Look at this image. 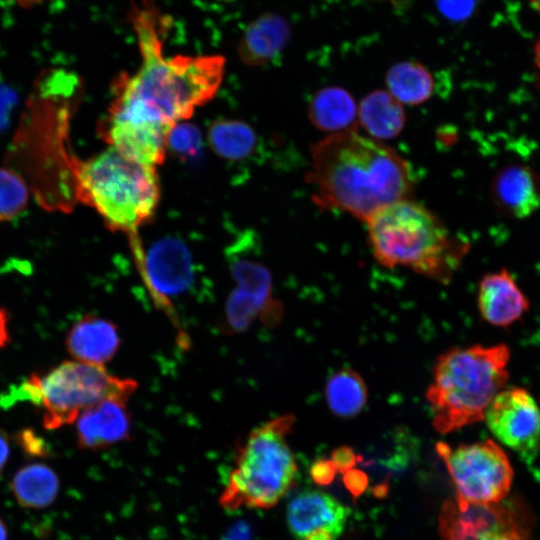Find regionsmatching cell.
<instances>
[{"label": "cell", "instance_id": "8d00e7d4", "mask_svg": "<svg viewBox=\"0 0 540 540\" xmlns=\"http://www.w3.org/2000/svg\"><path fill=\"white\" fill-rule=\"evenodd\" d=\"M532 7L540 13V0H529Z\"/></svg>", "mask_w": 540, "mask_h": 540}, {"label": "cell", "instance_id": "e575fe53", "mask_svg": "<svg viewBox=\"0 0 540 540\" xmlns=\"http://www.w3.org/2000/svg\"><path fill=\"white\" fill-rule=\"evenodd\" d=\"M14 1H16L22 7H32L46 0H14Z\"/></svg>", "mask_w": 540, "mask_h": 540}, {"label": "cell", "instance_id": "52a82bcc", "mask_svg": "<svg viewBox=\"0 0 540 540\" xmlns=\"http://www.w3.org/2000/svg\"><path fill=\"white\" fill-rule=\"evenodd\" d=\"M34 374L37 403L45 429L55 430L76 421L90 406L108 398L129 400L137 383L110 374L104 366L64 361L44 375Z\"/></svg>", "mask_w": 540, "mask_h": 540}, {"label": "cell", "instance_id": "8fae6325", "mask_svg": "<svg viewBox=\"0 0 540 540\" xmlns=\"http://www.w3.org/2000/svg\"><path fill=\"white\" fill-rule=\"evenodd\" d=\"M349 515L350 510L332 495L306 490L290 501L287 522L298 540L315 532H327L336 540L343 533Z\"/></svg>", "mask_w": 540, "mask_h": 540}, {"label": "cell", "instance_id": "1f68e13d", "mask_svg": "<svg viewBox=\"0 0 540 540\" xmlns=\"http://www.w3.org/2000/svg\"><path fill=\"white\" fill-rule=\"evenodd\" d=\"M10 454L9 437L6 431L0 427V478L3 474Z\"/></svg>", "mask_w": 540, "mask_h": 540}, {"label": "cell", "instance_id": "d4e9b609", "mask_svg": "<svg viewBox=\"0 0 540 540\" xmlns=\"http://www.w3.org/2000/svg\"><path fill=\"white\" fill-rule=\"evenodd\" d=\"M29 190L16 171L0 167V222L16 218L26 208Z\"/></svg>", "mask_w": 540, "mask_h": 540}, {"label": "cell", "instance_id": "30bf717a", "mask_svg": "<svg viewBox=\"0 0 540 540\" xmlns=\"http://www.w3.org/2000/svg\"><path fill=\"white\" fill-rule=\"evenodd\" d=\"M491 433L517 452H529L540 442V409L522 388L501 390L485 411Z\"/></svg>", "mask_w": 540, "mask_h": 540}, {"label": "cell", "instance_id": "ac0fdd59", "mask_svg": "<svg viewBox=\"0 0 540 540\" xmlns=\"http://www.w3.org/2000/svg\"><path fill=\"white\" fill-rule=\"evenodd\" d=\"M291 35L288 22L276 13H265L245 29L238 54L249 66L265 65L280 56Z\"/></svg>", "mask_w": 540, "mask_h": 540}, {"label": "cell", "instance_id": "44dd1931", "mask_svg": "<svg viewBox=\"0 0 540 540\" xmlns=\"http://www.w3.org/2000/svg\"><path fill=\"white\" fill-rule=\"evenodd\" d=\"M60 481L56 472L44 463H30L16 471L11 480V491L24 508L43 509L56 499Z\"/></svg>", "mask_w": 540, "mask_h": 540}, {"label": "cell", "instance_id": "f1b7e54d", "mask_svg": "<svg viewBox=\"0 0 540 540\" xmlns=\"http://www.w3.org/2000/svg\"><path fill=\"white\" fill-rule=\"evenodd\" d=\"M337 470L331 460L320 459L315 461L310 468V475L314 483L318 485L330 484Z\"/></svg>", "mask_w": 540, "mask_h": 540}, {"label": "cell", "instance_id": "7402d4cb", "mask_svg": "<svg viewBox=\"0 0 540 540\" xmlns=\"http://www.w3.org/2000/svg\"><path fill=\"white\" fill-rule=\"evenodd\" d=\"M387 91L401 104L419 105L433 93L431 72L416 61H402L392 65L386 73Z\"/></svg>", "mask_w": 540, "mask_h": 540}, {"label": "cell", "instance_id": "6da1fadb", "mask_svg": "<svg viewBox=\"0 0 540 540\" xmlns=\"http://www.w3.org/2000/svg\"><path fill=\"white\" fill-rule=\"evenodd\" d=\"M130 21L142 63L134 74L115 79L104 118L168 134L215 96L225 59L220 55L164 57L162 21L151 1L133 5Z\"/></svg>", "mask_w": 540, "mask_h": 540}, {"label": "cell", "instance_id": "4316f807", "mask_svg": "<svg viewBox=\"0 0 540 540\" xmlns=\"http://www.w3.org/2000/svg\"><path fill=\"white\" fill-rule=\"evenodd\" d=\"M15 436L16 442L26 455L34 458H47L51 455L48 444L33 429L24 428Z\"/></svg>", "mask_w": 540, "mask_h": 540}, {"label": "cell", "instance_id": "277c9868", "mask_svg": "<svg viewBox=\"0 0 540 540\" xmlns=\"http://www.w3.org/2000/svg\"><path fill=\"white\" fill-rule=\"evenodd\" d=\"M509 357L504 344L456 347L442 353L426 391L434 429L446 434L483 420L508 379Z\"/></svg>", "mask_w": 540, "mask_h": 540}, {"label": "cell", "instance_id": "d590c367", "mask_svg": "<svg viewBox=\"0 0 540 540\" xmlns=\"http://www.w3.org/2000/svg\"><path fill=\"white\" fill-rule=\"evenodd\" d=\"M0 540H8V529L2 518H0Z\"/></svg>", "mask_w": 540, "mask_h": 540}, {"label": "cell", "instance_id": "5bb4252c", "mask_svg": "<svg viewBox=\"0 0 540 540\" xmlns=\"http://www.w3.org/2000/svg\"><path fill=\"white\" fill-rule=\"evenodd\" d=\"M136 258L153 286L163 293L182 290L191 276V257L185 245L176 238L156 241L144 255L137 238L132 237Z\"/></svg>", "mask_w": 540, "mask_h": 540}, {"label": "cell", "instance_id": "e0dca14e", "mask_svg": "<svg viewBox=\"0 0 540 540\" xmlns=\"http://www.w3.org/2000/svg\"><path fill=\"white\" fill-rule=\"evenodd\" d=\"M478 308L489 324L506 327L529 308V302L506 269L485 275L479 284Z\"/></svg>", "mask_w": 540, "mask_h": 540}, {"label": "cell", "instance_id": "836d02e7", "mask_svg": "<svg viewBox=\"0 0 540 540\" xmlns=\"http://www.w3.org/2000/svg\"><path fill=\"white\" fill-rule=\"evenodd\" d=\"M534 60H535L536 66L540 70V36H539V38L537 39V41L535 43Z\"/></svg>", "mask_w": 540, "mask_h": 540}, {"label": "cell", "instance_id": "d6a6232c", "mask_svg": "<svg viewBox=\"0 0 540 540\" xmlns=\"http://www.w3.org/2000/svg\"><path fill=\"white\" fill-rule=\"evenodd\" d=\"M8 323L9 314L5 308L0 306V349L5 348L10 342Z\"/></svg>", "mask_w": 540, "mask_h": 540}, {"label": "cell", "instance_id": "603a6c76", "mask_svg": "<svg viewBox=\"0 0 540 540\" xmlns=\"http://www.w3.org/2000/svg\"><path fill=\"white\" fill-rule=\"evenodd\" d=\"M329 409L339 417L351 418L359 414L367 403V386L359 373L342 368L333 373L325 386Z\"/></svg>", "mask_w": 540, "mask_h": 540}, {"label": "cell", "instance_id": "484cf974", "mask_svg": "<svg viewBox=\"0 0 540 540\" xmlns=\"http://www.w3.org/2000/svg\"><path fill=\"white\" fill-rule=\"evenodd\" d=\"M202 146L200 130L190 123H177L167 135V150L183 160H192L200 156Z\"/></svg>", "mask_w": 540, "mask_h": 540}, {"label": "cell", "instance_id": "4fadbf2b", "mask_svg": "<svg viewBox=\"0 0 540 540\" xmlns=\"http://www.w3.org/2000/svg\"><path fill=\"white\" fill-rule=\"evenodd\" d=\"M127 402L108 398L82 411L75 421L78 448L97 451L128 440L131 417Z\"/></svg>", "mask_w": 540, "mask_h": 540}, {"label": "cell", "instance_id": "9c48e42d", "mask_svg": "<svg viewBox=\"0 0 540 540\" xmlns=\"http://www.w3.org/2000/svg\"><path fill=\"white\" fill-rule=\"evenodd\" d=\"M442 540H532L526 508L516 500L477 504L446 500L438 518Z\"/></svg>", "mask_w": 540, "mask_h": 540}, {"label": "cell", "instance_id": "f546056e", "mask_svg": "<svg viewBox=\"0 0 540 540\" xmlns=\"http://www.w3.org/2000/svg\"><path fill=\"white\" fill-rule=\"evenodd\" d=\"M330 460L333 462L337 472L344 474L355 467L357 456L351 448L342 446L332 453Z\"/></svg>", "mask_w": 540, "mask_h": 540}, {"label": "cell", "instance_id": "ba28073f", "mask_svg": "<svg viewBox=\"0 0 540 540\" xmlns=\"http://www.w3.org/2000/svg\"><path fill=\"white\" fill-rule=\"evenodd\" d=\"M456 487V497L470 503L490 504L504 500L513 481V468L503 449L487 439L451 448L436 444Z\"/></svg>", "mask_w": 540, "mask_h": 540}, {"label": "cell", "instance_id": "ffe728a7", "mask_svg": "<svg viewBox=\"0 0 540 540\" xmlns=\"http://www.w3.org/2000/svg\"><path fill=\"white\" fill-rule=\"evenodd\" d=\"M358 120L370 138L381 142L400 134L406 123V115L402 104L388 91L375 90L361 100Z\"/></svg>", "mask_w": 540, "mask_h": 540}, {"label": "cell", "instance_id": "4dcf8cb0", "mask_svg": "<svg viewBox=\"0 0 540 540\" xmlns=\"http://www.w3.org/2000/svg\"><path fill=\"white\" fill-rule=\"evenodd\" d=\"M343 481L346 488L355 496L362 494L368 486V477L367 475L358 470L351 469L343 474Z\"/></svg>", "mask_w": 540, "mask_h": 540}, {"label": "cell", "instance_id": "cb8c5ba5", "mask_svg": "<svg viewBox=\"0 0 540 540\" xmlns=\"http://www.w3.org/2000/svg\"><path fill=\"white\" fill-rule=\"evenodd\" d=\"M208 141L218 156L230 161H242L255 152L257 137L255 131L242 121L220 119L210 125Z\"/></svg>", "mask_w": 540, "mask_h": 540}, {"label": "cell", "instance_id": "3957f363", "mask_svg": "<svg viewBox=\"0 0 540 540\" xmlns=\"http://www.w3.org/2000/svg\"><path fill=\"white\" fill-rule=\"evenodd\" d=\"M365 223L369 246L380 265L408 268L442 284L451 280L467 252V243L411 198L382 208Z\"/></svg>", "mask_w": 540, "mask_h": 540}, {"label": "cell", "instance_id": "9a60e30c", "mask_svg": "<svg viewBox=\"0 0 540 540\" xmlns=\"http://www.w3.org/2000/svg\"><path fill=\"white\" fill-rule=\"evenodd\" d=\"M491 197L504 214L523 219L540 208V178L529 166L509 165L493 178Z\"/></svg>", "mask_w": 540, "mask_h": 540}, {"label": "cell", "instance_id": "d6986e66", "mask_svg": "<svg viewBox=\"0 0 540 540\" xmlns=\"http://www.w3.org/2000/svg\"><path fill=\"white\" fill-rule=\"evenodd\" d=\"M308 116L317 129L331 135L354 130L358 106L353 96L344 88L327 86L312 97Z\"/></svg>", "mask_w": 540, "mask_h": 540}, {"label": "cell", "instance_id": "83f0119b", "mask_svg": "<svg viewBox=\"0 0 540 540\" xmlns=\"http://www.w3.org/2000/svg\"><path fill=\"white\" fill-rule=\"evenodd\" d=\"M479 0H436L439 12L448 20L461 22L470 18Z\"/></svg>", "mask_w": 540, "mask_h": 540}, {"label": "cell", "instance_id": "7c38bea8", "mask_svg": "<svg viewBox=\"0 0 540 540\" xmlns=\"http://www.w3.org/2000/svg\"><path fill=\"white\" fill-rule=\"evenodd\" d=\"M255 236L247 231L230 246L227 253L230 269L237 288L235 291L254 302L262 311L266 320L274 322L280 317V306L272 298L271 275L256 255L251 253L255 245Z\"/></svg>", "mask_w": 540, "mask_h": 540}, {"label": "cell", "instance_id": "2e32d148", "mask_svg": "<svg viewBox=\"0 0 540 540\" xmlns=\"http://www.w3.org/2000/svg\"><path fill=\"white\" fill-rule=\"evenodd\" d=\"M120 336L117 326L96 315H85L65 337L67 352L75 361L104 366L117 353Z\"/></svg>", "mask_w": 540, "mask_h": 540}, {"label": "cell", "instance_id": "7a4b0ae2", "mask_svg": "<svg viewBox=\"0 0 540 540\" xmlns=\"http://www.w3.org/2000/svg\"><path fill=\"white\" fill-rule=\"evenodd\" d=\"M307 181L320 209L364 222L382 208L411 198L414 189L408 162L355 130L331 134L312 146Z\"/></svg>", "mask_w": 540, "mask_h": 540}, {"label": "cell", "instance_id": "8992f818", "mask_svg": "<svg viewBox=\"0 0 540 540\" xmlns=\"http://www.w3.org/2000/svg\"><path fill=\"white\" fill-rule=\"evenodd\" d=\"M294 421L291 414L281 415L249 433L219 497L222 508L269 509L288 493L298 470L287 441Z\"/></svg>", "mask_w": 540, "mask_h": 540}, {"label": "cell", "instance_id": "5b68a950", "mask_svg": "<svg viewBox=\"0 0 540 540\" xmlns=\"http://www.w3.org/2000/svg\"><path fill=\"white\" fill-rule=\"evenodd\" d=\"M73 176L75 197L92 207L112 231L135 235L158 206L156 168L133 161L112 147L73 162Z\"/></svg>", "mask_w": 540, "mask_h": 540}]
</instances>
